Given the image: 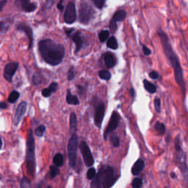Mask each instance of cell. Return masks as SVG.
<instances>
[{
	"instance_id": "6da1fadb",
	"label": "cell",
	"mask_w": 188,
	"mask_h": 188,
	"mask_svg": "<svg viewBox=\"0 0 188 188\" xmlns=\"http://www.w3.org/2000/svg\"><path fill=\"white\" fill-rule=\"evenodd\" d=\"M38 50L44 60L50 66H57L65 57V48L62 44L51 39H44L38 43Z\"/></svg>"
},
{
	"instance_id": "7a4b0ae2",
	"label": "cell",
	"mask_w": 188,
	"mask_h": 188,
	"mask_svg": "<svg viewBox=\"0 0 188 188\" xmlns=\"http://www.w3.org/2000/svg\"><path fill=\"white\" fill-rule=\"evenodd\" d=\"M158 35H159V38L161 40V44L163 46L164 53L167 58L168 59L169 62L171 63V66L174 71V76L175 79H176V82L181 89L183 91V93H185V82L184 81L183 78V73H182V69L181 68V65H180L179 60H178V57L176 56V53L174 52L173 50L171 45L169 42L168 38H167L166 33H164L161 29L158 30Z\"/></svg>"
},
{
	"instance_id": "3957f363",
	"label": "cell",
	"mask_w": 188,
	"mask_h": 188,
	"mask_svg": "<svg viewBox=\"0 0 188 188\" xmlns=\"http://www.w3.org/2000/svg\"><path fill=\"white\" fill-rule=\"evenodd\" d=\"M116 178L113 167L104 165L93 180L90 188H110L116 181Z\"/></svg>"
},
{
	"instance_id": "277c9868",
	"label": "cell",
	"mask_w": 188,
	"mask_h": 188,
	"mask_svg": "<svg viewBox=\"0 0 188 188\" xmlns=\"http://www.w3.org/2000/svg\"><path fill=\"white\" fill-rule=\"evenodd\" d=\"M35 139L33 136V130H29L27 140V169L28 174L33 176L35 171Z\"/></svg>"
},
{
	"instance_id": "5b68a950",
	"label": "cell",
	"mask_w": 188,
	"mask_h": 188,
	"mask_svg": "<svg viewBox=\"0 0 188 188\" xmlns=\"http://www.w3.org/2000/svg\"><path fill=\"white\" fill-rule=\"evenodd\" d=\"M95 10L87 2H82L79 10V21L82 25H87L94 18Z\"/></svg>"
},
{
	"instance_id": "8992f818",
	"label": "cell",
	"mask_w": 188,
	"mask_h": 188,
	"mask_svg": "<svg viewBox=\"0 0 188 188\" xmlns=\"http://www.w3.org/2000/svg\"><path fill=\"white\" fill-rule=\"evenodd\" d=\"M78 146V136L74 134L70 137L68 145V154L69 165L71 167H74L77 159V151Z\"/></svg>"
},
{
	"instance_id": "52a82bcc",
	"label": "cell",
	"mask_w": 188,
	"mask_h": 188,
	"mask_svg": "<svg viewBox=\"0 0 188 188\" xmlns=\"http://www.w3.org/2000/svg\"><path fill=\"white\" fill-rule=\"evenodd\" d=\"M120 120L121 116L118 112H113L110 117V119H109V121L108 123L107 128H106L105 132H104V139H105V140L107 139L108 135L113 132L118 127L119 123H120Z\"/></svg>"
},
{
	"instance_id": "ba28073f",
	"label": "cell",
	"mask_w": 188,
	"mask_h": 188,
	"mask_svg": "<svg viewBox=\"0 0 188 188\" xmlns=\"http://www.w3.org/2000/svg\"><path fill=\"white\" fill-rule=\"evenodd\" d=\"M79 148H80L81 153L82 154L84 162L85 165L87 167H91L94 164V159L91 153L90 148L87 146L85 141H82L79 144Z\"/></svg>"
},
{
	"instance_id": "9c48e42d",
	"label": "cell",
	"mask_w": 188,
	"mask_h": 188,
	"mask_svg": "<svg viewBox=\"0 0 188 188\" xmlns=\"http://www.w3.org/2000/svg\"><path fill=\"white\" fill-rule=\"evenodd\" d=\"M77 19V10L75 5L73 2H69L67 5L64 13V21L68 25H71Z\"/></svg>"
},
{
	"instance_id": "30bf717a",
	"label": "cell",
	"mask_w": 188,
	"mask_h": 188,
	"mask_svg": "<svg viewBox=\"0 0 188 188\" xmlns=\"http://www.w3.org/2000/svg\"><path fill=\"white\" fill-rule=\"evenodd\" d=\"M105 113V106L103 102L100 101L95 108V115H94V122L96 126L98 128L102 127V124L103 121Z\"/></svg>"
},
{
	"instance_id": "8fae6325",
	"label": "cell",
	"mask_w": 188,
	"mask_h": 188,
	"mask_svg": "<svg viewBox=\"0 0 188 188\" xmlns=\"http://www.w3.org/2000/svg\"><path fill=\"white\" fill-rule=\"evenodd\" d=\"M18 68V63L13 62V63H7L6 66H5V68H4V73H3L4 78H5L7 82H12L13 77L14 74H16Z\"/></svg>"
},
{
	"instance_id": "7c38bea8",
	"label": "cell",
	"mask_w": 188,
	"mask_h": 188,
	"mask_svg": "<svg viewBox=\"0 0 188 188\" xmlns=\"http://www.w3.org/2000/svg\"><path fill=\"white\" fill-rule=\"evenodd\" d=\"M27 104L26 102H21V103L18 105L13 118V123L15 126H18V124H19L20 121H21L22 118H23V116L25 114L26 111H27Z\"/></svg>"
},
{
	"instance_id": "4fadbf2b",
	"label": "cell",
	"mask_w": 188,
	"mask_h": 188,
	"mask_svg": "<svg viewBox=\"0 0 188 188\" xmlns=\"http://www.w3.org/2000/svg\"><path fill=\"white\" fill-rule=\"evenodd\" d=\"M17 30L22 32V33H24L27 35L28 40H29V46H28V48L31 49L33 42V30H32V28L29 25H26L25 23H20L17 26Z\"/></svg>"
},
{
	"instance_id": "5bb4252c",
	"label": "cell",
	"mask_w": 188,
	"mask_h": 188,
	"mask_svg": "<svg viewBox=\"0 0 188 188\" xmlns=\"http://www.w3.org/2000/svg\"><path fill=\"white\" fill-rule=\"evenodd\" d=\"M19 4V6L23 11L26 13H31L36 10L37 4L28 1V0H19L16 2Z\"/></svg>"
},
{
	"instance_id": "9a60e30c",
	"label": "cell",
	"mask_w": 188,
	"mask_h": 188,
	"mask_svg": "<svg viewBox=\"0 0 188 188\" xmlns=\"http://www.w3.org/2000/svg\"><path fill=\"white\" fill-rule=\"evenodd\" d=\"M69 37L72 38L74 44H75L76 48L74 52H75V54H77L82 49L83 45V40L81 37L80 33L79 32H75L74 33H72Z\"/></svg>"
},
{
	"instance_id": "2e32d148",
	"label": "cell",
	"mask_w": 188,
	"mask_h": 188,
	"mask_svg": "<svg viewBox=\"0 0 188 188\" xmlns=\"http://www.w3.org/2000/svg\"><path fill=\"white\" fill-rule=\"evenodd\" d=\"M145 167V163L142 159H138L134 164L132 168V173L135 176H137L143 171Z\"/></svg>"
},
{
	"instance_id": "e0dca14e",
	"label": "cell",
	"mask_w": 188,
	"mask_h": 188,
	"mask_svg": "<svg viewBox=\"0 0 188 188\" xmlns=\"http://www.w3.org/2000/svg\"><path fill=\"white\" fill-rule=\"evenodd\" d=\"M77 130V117L75 113H71L70 115V132L72 135L76 134Z\"/></svg>"
},
{
	"instance_id": "ac0fdd59",
	"label": "cell",
	"mask_w": 188,
	"mask_h": 188,
	"mask_svg": "<svg viewBox=\"0 0 188 188\" xmlns=\"http://www.w3.org/2000/svg\"><path fill=\"white\" fill-rule=\"evenodd\" d=\"M66 102L68 105H79V100L77 96L72 95L70 90H67L66 94Z\"/></svg>"
},
{
	"instance_id": "d6986e66",
	"label": "cell",
	"mask_w": 188,
	"mask_h": 188,
	"mask_svg": "<svg viewBox=\"0 0 188 188\" xmlns=\"http://www.w3.org/2000/svg\"><path fill=\"white\" fill-rule=\"evenodd\" d=\"M104 60H105V65L107 68H113V67L115 66V63H116L115 57L109 52H107L105 55Z\"/></svg>"
},
{
	"instance_id": "ffe728a7",
	"label": "cell",
	"mask_w": 188,
	"mask_h": 188,
	"mask_svg": "<svg viewBox=\"0 0 188 188\" xmlns=\"http://www.w3.org/2000/svg\"><path fill=\"white\" fill-rule=\"evenodd\" d=\"M126 16V12L124 10H117L113 15V18L112 20L114 21L115 22H119V21H123L125 19Z\"/></svg>"
},
{
	"instance_id": "44dd1931",
	"label": "cell",
	"mask_w": 188,
	"mask_h": 188,
	"mask_svg": "<svg viewBox=\"0 0 188 188\" xmlns=\"http://www.w3.org/2000/svg\"><path fill=\"white\" fill-rule=\"evenodd\" d=\"M143 85H144L145 89L148 91L150 94H154L157 91V87L152 82H150L149 81H148L147 79H144L143 80Z\"/></svg>"
},
{
	"instance_id": "7402d4cb",
	"label": "cell",
	"mask_w": 188,
	"mask_h": 188,
	"mask_svg": "<svg viewBox=\"0 0 188 188\" xmlns=\"http://www.w3.org/2000/svg\"><path fill=\"white\" fill-rule=\"evenodd\" d=\"M107 46L109 49H117L118 48V42H117L116 38H115L114 36H112L111 38H109L108 39L107 42Z\"/></svg>"
},
{
	"instance_id": "603a6c76",
	"label": "cell",
	"mask_w": 188,
	"mask_h": 188,
	"mask_svg": "<svg viewBox=\"0 0 188 188\" xmlns=\"http://www.w3.org/2000/svg\"><path fill=\"white\" fill-rule=\"evenodd\" d=\"M53 163L57 167L63 166V163H64V159H63V156L60 153H57L55 154L54 157Z\"/></svg>"
},
{
	"instance_id": "cb8c5ba5",
	"label": "cell",
	"mask_w": 188,
	"mask_h": 188,
	"mask_svg": "<svg viewBox=\"0 0 188 188\" xmlns=\"http://www.w3.org/2000/svg\"><path fill=\"white\" fill-rule=\"evenodd\" d=\"M154 129H156V131L160 135H163L165 132V126L164 125L163 123L157 121L154 125Z\"/></svg>"
},
{
	"instance_id": "d4e9b609",
	"label": "cell",
	"mask_w": 188,
	"mask_h": 188,
	"mask_svg": "<svg viewBox=\"0 0 188 188\" xmlns=\"http://www.w3.org/2000/svg\"><path fill=\"white\" fill-rule=\"evenodd\" d=\"M98 77L101 78L102 79H103V80H109L112 75L110 72L108 71L102 70L98 71Z\"/></svg>"
},
{
	"instance_id": "484cf974",
	"label": "cell",
	"mask_w": 188,
	"mask_h": 188,
	"mask_svg": "<svg viewBox=\"0 0 188 188\" xmlns=\"http://www.w3.org/2000/svg\"><path fill=\"white\" fill-rule=\"evenodd\" d=\"M20 96V94L19 92H18V91L16 90H13L12 92L10 93V96H9L8 97V102H10V103H15L16 101L18 100V98H19Z\"/></svg>"
},
{
	"instance_id": "4316f807",
	"label": "cell",
	"mask_w": 188,
	"mask_h": 188,
	"mask_svg": "<svg viewBox=\"0 0 188 188\" xmlns=\"http://www.w3.org/2000/svg\"><path fill=\"white\" fill-rule=\"evenodd\" d=\"M109 35V32L108 30H103L98 35V39H99L100 42L104 43L106 41V40L108 38Z\"/></svg>"
},
{
	"instance_id": "83f0119b",
	"label": "cell",
	"mask_w": 188,
	"mask_h": 188,
	"mask_svg": "<svg viewBox=\"0 0 188 188\" xmlns=\"http://www.w3.org/2000/svg\"><path fill=\"white\" fill-rule=\"evenodd\" d=\"M46 131V126L44 125H40L36 128L35 130V135L38 136V137H42L44 135V132Z\"/></svg>"
},
{
	"instance_id": "f1b7e54d",
	"label": "cell",
	"mask_w": 188,
	"mask_h": 188,
	"mask_svg": "<svg viewBox=\"0 0 188 188\" xmlns=\"http://www.w3.org/2000/svg\"><path fill=\"white\" fill-rule=\"evenodd\" d=\"M110 141L112 145H113V147H115V148H117V147L120 146V138H119L118 135H112L110 137Z\"/></svg>"
},
{
	"instance_id": "f546056e",
	"label": "cell",
	"mask_w": 188,
	"mask_h": 188,
	"mask_svg": "<svg viewBox=\"0 0 188 188\" xmlns=\"http://www.w3.org/2000/svg\"><path fill=\"white\" fill-rule=\"evenodd\" d=\"M21 188H32L31 182L27 177L22 178L21 180Z\"/></svg>"
},
{
	"instance_id": "4dcf8cb0",
	"label": "cell",
	"mask_w": 188,
	"mask_h": 188,
	"mask_svg": "<svg viewBox=\"0 0 188 188\" xmlns=\"http://www.w3.org/2000/svg\"><path fill=\"white\" fill-rule=\"evenodd\" d=\"M133 188H141L143 185V180L140 178H135L132 182Z\"/></svg>"
},
{
	"instance_id": "1f68e13d",
	"label": "cell",
	"mask_w": 188,
	"mask_h": 188,
	"mask_svg": "<svg viewBox=\"0 0 188 188\" xmlns=\"http://www.w3.org/2000/svg\"><path fill=\"white\" fill-rule=\"evenodd\" d=\"M59 173V168L57 166H55V165L50 166V176H51V178H55V176L58 175Z\"/></svg>"
},
{
	"instance_id": "d6a6232c",
	"label": "cell",
	"mask_w": 188,
	"mask_h": 188,
	"mask_svg": "<svg viewBox=\"0 0 188 188\" xmlns=\"http://www.w3.org/2000/svg\"><path fill=\"white\" fill-rule=\"evenodd\" d=\"M96 169L94 167H90V169H88L87 172V178L88 179H93L96 177Z\"/></svg>"
},
{
	"instance_id": "836d02e7",
	"label": "cell",
	"mask_w": 188,
	"mask_h": 188,
	"mask_svg": "<svg viewBox=\"0 0 188 188\" xmlns=\"http://www.w3.org/2000/svg\"><path fill=\"white\" fill-rule=\"evenodd\" d=\"M74 77H75V72H74V66H71L68 69V74H67V79H68V81H71L74 79Z\"/></svg>"
},
{
	"instance_id": "e575fe53",
	"label": "cell",
	"mask_w": 188,
	"mask_h": 188,
	"mask_svg": "<svg viewBox=\"0 0 188 188\" xmlns=\"http://www.w3.org/2000/svg\"><path fill=\"white\" fill-rule=\"evenodd\" d=\"M92 2L98 9H102L105 4V0H92Z\"/></svg>"
},
{
	"instance_id": "d590c367",
	"label": "cell",
	"mask_w": 188,
	"mask_h": 188,
	"mask_svg": "<svg viewBox=\"0 0 188 188\" xmlns=\"http://www.w3.org/2000/svg\"><path fill=\"white\" fill-rule=\"evenodd\" d=\"M154 108H155L156 111L157 112V113H159L161 110V101L159 98H156L155 99H154Z\"/></svg>"
},
{
	"instance_id": "8d00e7d4",
	"label": "cell",
	"mask_w": 188,
	"mask_h": 188,
	"mask_svg": "<svg viewBox=\"0 0 188 188\" xmlns=\"http://www.w3.org/2000/svg\"><path fill=\"white\" fill-rule=\"evenodd\" d=\"M109 29H110V31L113 33H115V31H116L117 29V24L116 22H115L114 21H113V20H111L110 22H109Z\"/></svg>"
},
{
	"instance_id": "74e56055",
	"label": "cell",
	"mask_w": 188,
	"mask_h": 188,
	"mask_svg": "<svg viewBox=\"0 0 188 188\" xmlns=\"http://www.w3.org/2000/svg\"><path fill=\"white\" fill-rule=\"evenodd\" d=\"M52 94V92L51 90L48 87V88H44L42 90V95L44 97H49L50 96H51Z\"/></svg>"
},
{
	"instance_id": "f35d334b",
	"label": "cell",
	"mask_w": 188,
	"mask_h": 188,
	"mask_svg": "<svg viewBox=\"0 0 188 188\" xmlns=\"http://www.w3.org/2000/svg\"><path fill=\"white\" fill-rule=\"evenodd\" d=\"M33 84H34L35 85H38L40 83H41V82H42L41 77H38V76H37V75L33 76Z\"/></svg>"
},
{
	"instance_id": "ab89813d",
	"label": "cell",
	"mask_w": 188,
	"mask_h": 188,
	"mask_svg": "<svg viewBox=\"0 0 188 188\" xmlns=\"http://www.w3.org/2000/svg\"><path fill=\"white\" fill-rule=\"evenodd\" d=\"M49 88L51 90V91L52 93H55L57 91V88H58V84H57V82H52L50 84Z\"/></svg>"
},
{
	"instance_id": "60d3db41",
	"label": "cell",
	"mask_w": 188,
	"mask_h": 188,
	"mask_svg": "<svg viewBox=\"0 0 188 188\" xmlns=\"http://www.w3.org/2000/svg\"><path fill=\"white\" fill-rule=\"evenodd\" d=\"M77 87L78 90V93H79V94L80 95V96L85 94V93H86V88L84 87L83 86H81V85H77Z\"/></svg>"
},
{
	"instance_id": "b9f144b4",
	"label": "cell",
	"mask_w": 188,
	"mask_h": 188,
	"mask_svg": "<svg viewBox=\"0 0 188 188\" xmlns=\"http://www.w3.org/2000/svg\"><path fill=\"white\" fill-rule=\"evenodd\" d=\"M143 52L144 54V55H150L152 54V51H151L150 49H148L146 46L143 45Z\"/></svg>"
},
{
	"instance_id": "7bdbcfd3",
	"label": "cell",
	"mask_w": 188,
	"mask_h": 188,
	"mask_svg": "<svg viewBox=\"0 0 188 188\" xmlns=\"http://www.w3.org/2000/svg\"><path fill=\"white\" fill-rule=\"evenodd\" d=\"M149 77L153 79H157L159 77V74L157 71H152L149 73Z\"/></svg>"
},
{
	"instance_id": "ee69618b",
	"label": "cell",
	"mask_w": 188,
	"mask_h": 188,
	"mask_svg": "<svg viewBox=\"0 0 188 188\" xmlns=\"http://www.w3.org/2000/svg\"><path fill=\"white\" fill-rule=\"evenodd\" d=\"M62 4H63V1H60L58 3V5H57V9H59L60 11L64 10V6H63Z\"/></svg>"
},
{
	"instance_id": "f6af8a7d",
	"label": "cell",
	"mask_w": 188,
	"mask_h": 188,
	"mask_svg": "<svg viewBox=\"0 0 188 188\" xmlns=\"http://www.w3.org/2000/svg\"><path fill=\"white\" fill-rule=\"evenodd\" d=\"M6 3H7V0H2V1H0V11L2 10L3 7Z\"/></svg>"
},
{
	"instance_id": "bcb514c9",
	"label": "cell",
	"mask_w": 188,
	"mask_h": 188,
	"mask_svg": "<svg viewBox=\"0 0 188 188\" xmlns=\"http://www.w3.org/2000/svg\"><path fill=\"white\" fill-rule=\"evenodd\" d=\"M129 95L132 98H134L135 96V89L133 88V87L130 88V90H129Z\"/></svg>"
},
{
	"instance_id": "7dc6e473",
	"label": "cell",
	"mask_w": 188,
	"mask_h": 188,
	"mask_svg": "<svg viewBox=\"0 0 188 188\" xmlns=\"http://www.w3.org/2000/svg\"><path fill=\"white\" fill-rule=\"evenodd\" d=\"M0 107H1V109H6V108L7 107V105L6 102H2L1 103H0Z\"/></svg>"
},
{
	"instance_id": "c3c4849f",
	"label": "cell",
	"mask_w": 188,
	"mask_h": 188,
	"mask_svg": "<svg viewBox=\"0 0 188 188\" xmlns=\"http://www.w3.org/2000/svg\"><path fill=\"white\" fill-rule=\"evenodd\" d=\"M171 177L172 178H176V174H175V173H171Z\"/></svg>"
},
{
	"instance_id": "681fc988",
	"label": "cell",
	"mask_w": 188,
	"mask_h": 188,
	"mask_svg": "<svg viewBox=\"0 0 188 188\" xmlns=\"http://www.w3.org/2000/svg\"><path fill=\"white\" fill-rule=\"evenodd\" d=\"M46 188H52V187H47Z\"/></svg>"
}]
</instances>
